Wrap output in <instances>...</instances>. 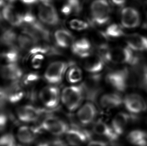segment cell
<instances>
[{
	"label": "cell",
	"instance_id": "obj_1",
	"mask_svg": "<svg viewBox=\"0 0 147 146\" xmlns=\"http://www.w3.org/2000/svg\"><path fill=\"white\" fill-rule=\"evenodd\" d=\"M103 60L113 63L127 64L136 65L139 62V58L134 54L129 48L117 47L101 51Z\"/></svg>",
	"mask_w": 147,
	"mask_h": 146
},
{
	"label": "cell",
	"instance_id": "obj_2",
	"mask_svg": "<svg viewBox=\"0 0 147 146\" xmlns=\"http://www.w3.org/2000/svg\"><path fill=\"white\" fill-rule=\"evenodd\" d=\"M106 81L110 86L120 92L125 91L128 87L135 84V78L127 69L113 71L106 76Z\"/></svg>",
	"mask_w": 147,
	"mask_h": 146
},
{
	"label": "cell",
	"instance_id": "obj_3",
	"mask_svg": "<svg viewBox=\"0 0 147 146\" xmlns=\"http://www.w3.org/2000/svg\"><path fill=\"white\" fill-rule=\"evenodd\" d=\"M82 86H71L64 89L61 95L62 103L69 111H74L80 107L84 99Z\"/></svg>",
	"mask_w": 147,
	"mask_h": 146
},
{
	"label": "cell",
	"instance_id": "obj_4",
	"mask_svg": "<svg viewBox=\"0 0 147 146\" xmlns=\"http://www.w3.org/2000/svg\"><path fill=\"white\" fill-rule=\"evenodd\" d=\"M92 19L96 23L101 25L109 22L111 7L107 0H95L90 6Z\"/></svg>",
	"mask_w": 147,
	"mask_h": 146
},
{
	"label": "cell",
	"instance_id": "obj_5",
	"mask_svg": "<svg viewBox=\"0 0 147 146\" xmlns=\"http://www.w3.org/2000/svg\"><path fill=\"white\" fill-rule=\"evenodd\" d=\"M40 5L38 10V16L40 20L49 25H56L59 20L55 9L49 0H39Z\"/></svg>",
	"mask_w": 147,
	"mask_h": 146
},
{
	"label": "cell",
	"instance_id": "obj_6",
	"mask_svg": "<svg viewBox=\"0 0 147 146\" xmlns=\"http://www.w3.org/2000/svg\"><path fill=\"white\" fill-rule=\"evenodd\" d=\"M24 92L18 81L12 82L9 85L1 88V102L7 101L11 103H16L23 98Z\"/></svg>",
	"mask_w": 147,
	"mask_h": 146
},
{
	"label": "cell",
	"instance_id": "obj_7",
	"mask_svg": "<svg viewBox=\"0 0 147 146\" xmlns=\"http://www.w3.org/2000/svg\"><path fill=\"white\" fill-rule=\"evenodd\" d=\"M41 128L56 136H60L66 134L68 127L63 121L54 116L47 117L42 121Z\"/></svg>",
	"mask_w": 147,
	"mask_h": 146
},
{
	"label": "cell",
	"instance_id": "obj_8",
	"mask_svg": "<svg viewBox=\"0 0 147 146\" xmlns=\"http://www.w3.org/2000/svg\"><path fill=\"white\" fill-rule=\"evenodd\" d=\"M67 65L63 62H55L51 64L46 69L44 77L46 81L52 84H57L61 82Z\"/></svg>",
	"mask_w": 147,
	"mask_h": 146
},
{
	"label": "cell",
	"instance_id": "obj_9",
	"mask_svg": "<svg viewBox=\"0 0 147 146\" xmlns=\"http://www.w3.org/2000/svg\"><path fill=\"white\" fill-rule=\"evenodd\" d=\"M39 98L45 107L53 109L57 107L59 103L60 99L59 90L55 86H46L40 91Z\"/></svg>",
	"mask_w": 147,
	"mask_h": 146
},
{
	"label": "cell",
	"instance_id": "obj_10",
	"mask_svg": "<svg viewBox=\"0 0 147 146\" xmlns=\"http://www.w3.org/2000/svg\"><path fill=\"white\" fill-rule=\"evenodd\" d=\"M125 109L131 114H139L147 110V104L145 100L137 94H130L123 99Z\"/></svg>",
	"mask_w": 147,
	"mask_h": 146
},
{
	"label": "cell",
	"instance_id": "obj_11",
	"mask_svg": "<svg viewBox=\"0 0 147 146\" xmlns=\"http://www.w3.org/2000/svg\"><path fill=\"white\" fill-rule=\"evenodd\" d=\"M121 22L125 28H137L139 26L141 22L139 13L135 8L132 7L123 8L121 12Z\"/></svg>",
	"mask_w": 147,
	"mask_h": 146
},
{
	"label": "cell",
	"instance_id": "obj_12",
	"mask_svg": "<svg viewBox=\"0 0 147 146\" xmlns=\"http://www.w3.org/2000/svg\"><path fill=\"white\" fill-rule=\"evenodd\" d=\"M16 113L20 121L23 122L30 123L38 119L42 111L32 105H27L19 107Z\"/></svg>",
	"mask_w": 147,
	"mask_h": 146
},
{
	"label": "cell",
	"instance_id": "obj_13",
	"mask_svg": "<svg viewBox=\"0 0 147 146\" xmlns=\"http://www.w3.org/2000/svg\"><path fill=\"white\" fill-rule=\"evenodd\" d=\"M97 111L95 106L90 102H88L80 108L77 113L78 120L84 125L90 124L96 116Z\"/></svg>",
	"mask_w": 147,
	"mask_h": 146
},
{
	"label": "cell",
	"instance_id": "obj_14",
	"mask_svg": "<svg viewBox=\"0 0 147 146\" xmlns=\"http://www.w3.org/2000/svg\"><path fill=\"white\" fill-rule=\"evenodd\" d=\"M131 119H133V117L131 115L125 113H119L115 115L112 120L111 128L118 136L123 134Z\"/></svg>",
	"mask_w": 147,
	"mask_h": 146
},
{
	"label": "cell",
	"instance_id": "obj_15",
	"mask_svg": "<svg viewBox=\"0 0 147 146\" xmlns=\"http://www.w3.org/2000/svg\"><path fill=\"white\" fill-rule=\"evenodd\" d=\"M65 134L67 142L72 146H82L89 138L86 132L76 129H69Z\"/></svg>",
	"mask_w": 147,
	"mask_h": 146
},
{
	"label": "cell",
	"instance_id": "obj_16",
	"mask_svg": "<svg viewBox=\"0 0 147 146\" xmlns=\"http://www.w3.org/2000/svg\"><path fill=\"white\" fill-rule=\"evenodd\" d=\"M39 131L38 129L23 126L18 129L17 138L20 142L23 144H30L36 140Z\"/></svg>",
	"mask_w": 147,
	"mask_h": 146
},
{
	"label": "cell",
	"instance_id": "obj_17",
	"mask_svg": "<svg viewBox=\"0 0 147 146\" xmlns=\"http://www.w3.org/2000/svg\"><path fill=\"white\" fill-rule=\"evenodd\" d=\"M126 42L131 49L147 51V37L138 34H131L126 38Z\"/></svg>",
	"mask_w": 147,
	"mask_h": 146
},
{
	"label": "cell",
	"instance_id": "obj_18",
	"mask_svg": "<svg viewBox=\"0 0 147 146\" xmlns=\"http://www.w3.org/2000/svg\"><path fill=\"white\" fill-rule=\"evenodd\" d=\"M1 75L4 79L11 82L18 81L23 75L20 68L15 63H9L1 68Z\"/></svg>",
	"mask_w": 147,
	"mask_h": 146
},
{
	"label": "cell",
	"instance_id": "obj_19",
	"mask_svg": "<svg viewBox=\"0 0 147 146\" xmlns=\"http://www.w3.org/2000/svg\"><path fill=\"white\" fill-rule=\"evenodd\" d=\"M93 131L96 135L112 141L117 140L119 137L111 127L101 121H98L95 123L93 127Z\"/></svg>",
	"mask_w": 147,
	"mask_h": 146
},
{
	"label": "cell",
	"instance_id": "obj_20",
	"mask_svg": "<svg viewBox=\"0 0 147 146\" xmlns=\"http://www.w3.org/2000/svg\"><path fill=\"white\" fill-rule=\"evenodd\" d=\"M104 60L98 55H90L86 58L84 67L86 71L92 73H98L103 69Z\"/></svg>",
	"mask_w": 147,
	"mask_h": 146
},
{
	"label": "cell",
	"instance_id": "obj_21",
	"mask_svg": "<svg viewBox=\"0 0 147 146\" xmlns=\"http://www.w3.org/2000/svg\"><path fill=\"white\" fill-rule=\"evenodd\" d=\"M100 104L103 108L113 109L119 107L123 104V99L121 95L117 93H108L101 97Z\"/></svg>",
	"mask_w": 147,
	"mask_h": 146
},
{
	"label": "cell",
	"instance_id": "obj_22",
	"mask_svg": "<svg viewBox=\"0 0 147 146\" xmlns=\"http://www.w3.org/2000/svg\"><path fill=\"white\" fill-rule=\"evenodd\" d=\"M2 17L4 20L14 26L22 25L21 14L15 12L14 8L10 5H5L2 11Z\"/></svg>",
	"mask_w": 147,
	"mask_h": 146
},
{
	"label": "cell",
	"instance_id": "obj_23",
	"mask_svg": "<svg viewBox=\"0 0 147 146\" xmlns=\"http://www.w3.org/2000/svg\"><path fill=\"white\" fill-rule=\"evenodd\" d=\"M91 44L86 39L79 40L73 44L72 50L74 53L80 57L86 58L90 55Z\"/></svg>",
	"mask_w": 147,
	"mask_h": 146
},
{
	"label": "cell",
	"instance_id": "obj_24",
	"mask_svg": "<svg viewBox=\"0 0 147 146\" xmlns=\"http://www.w3.org/2000/svg\"><path fill=\"white\" fill-rule=\"evenodd\" d=\"M129 143L136 146H146L147 145V133L141 130L131 131L127 137Z\"/></svg>",
	"mask_w": 147,
	"mask_h": 146
},
{
	"label": "cell",
	"instance_id": "obj_25",
	"mask_svg": "<svg viewBox=\"0 0 147 146\" xmlns=\"http://www.w3.org/2000/svg\"><path fill=\"white\" fill-rule=\"evenodd\" d=\"M54 37L58 45L61 47H68L73 42V36L66 30H57L55 33Z\"/></svg>",
	"mask_w": 147,
	"mask_h": 146
},
{
	"label": "cell",
	"instance_id": "obj_26",
	"mask_svg": "<svg viewBox=\"0 0 147 146\" xmlns=\"http://www.w3.org/2000/svg\"><path fill=\"white\" fill-rule=\"evenodd\" d=\"M18 42L21 49L30 51L38 42L30 35L23 32L18 38Z\"/></svg>",
	"mask_w": 147,
	"mask_h": 146
},
{
	"label": "cell",
	"instance_id": "obj_27",
	"mask_svg": "<svg viewBox=\"0 0 147 146\" xmlns=\"http://www.w3.org/2000/svg\"><path fill=\"white\" fill-rule=\"evenodd\" d=\"M105 33L107 37L112 38L121 37L125 34L121 26L116 24H111L109 26Z\"/></svg>",
	"mask_w": 147,
	"mask_h": 146
},
{
	"label": "cell",
	"instance_id": "obj_28",
	"mask_svg": "<svg viewBox=\"0 0 147 146\" xmlns=\"http://www.w3.org/2000/svg\"><path fill=\"white\" fill-rule=\"evenodd\" d=\"M16 39V34L15 32L9 29H4V33L1 38L2 44L9 47H13Z\"/></svg>",
	"mask_w": 147,
	"mask_h": 146
},
{
	"label": "cell",
	"instance_id": "obj_29",
	"mask_svg": "<svg viewBox=\"0 0 147 146\" xmlns=\"http://www.w3.org/2000/svg\"><path fill=\"white\" fill-rule=\"evenodd\" d=\"M82 71L78 68L72 67L68 70L67 78L70 83H77L82 79Z\"/></svg>",
	"mask_w": 147,
	"mask_h": 146
},
{
	"label": "cell",
	"instance_id": "obj_30",
	"mask_svg": "<svg viewBox=\"0 0 147 146\" xmlns=\"http://www.w3.org/2000/svg\"><path fill=\"white\" fill-rule=\"evenodd\" d=\"M2 56L9 63H15L19 58L18 51L14 47L2 54Z\"/></svg>",
	"mask_w": 147,
	"mask_h": 146
},
{
	"label": "cell",
	"instance_id": "obj_31",
	"mask_svg": "<svg viewBox=\"0 0 147 146\" xmlns=\"http://www.w3.org/2000/svg\"><path fill=\"white\" fill-rule=\"evenodd\" d=\"M70 27L74 30L81 31L85 30L88 27V24L86 22L78 19H74L69 23Z\"/></svg>",
	"mask_w": 147,
	"mask_h": 146
},
{
	"label": "cell",
	"instance_id": "obj_32",
	"mask_svg": "<svg viewBox=\"0 0 147 146\" xmlns=\"http://www.w3.org/2000/svg\"><path fill=\"white\" fill-rule=\"evenodd\" d=\"M0 146H15V141L12 134H6L1 137Z\"/></svg>",
	"mask_w": 147,
	"mask_h": 146
},
{
	"label": "cell",
	"instance_id": "obj_33",
	"mask_svg": "<svg viewBox=\"0 0 147 146\" xmlns=\"http://www.w3.org/2000/svg\"><path fill=\"white\" fill-rule=\"evenodd\" d=\"M73 10V12L76 13H79L82 9V6L80 0H67V2Z\"/></svg>",
	"mask_w": 147,
	"mask_h": 146
},
{
	"label": "cell",
	"instance_id": "obj_34",
	"mask_svg": "<svg viewBox=\"0 0 147 146\" xmlns=\"http://www.w3.org/2000/svg\"><path fill=\"white\" fill-rule=\"evenodd\" d=\"M39 79V76L36 74H29L26 75L24 78L23 83L25 85H29L32 84V83H34L36 82Z\"/></svg>",
	"mask_w": 147,
	"mask_h": 146
},
{
	"label": "cell",
	"instance_id": "obj_35",
	"mask_svg": "<svg viewBox=\"0 0 147 146\" xmlns=\"http://www.w3.org/2000/svg\"><path fill=\"white\" fill-rule=\"evenodd\" d=\"M140 80L142 86L147 89V66H144L142 70Z\"/></svg>",
	"mask_w": 147,
	"mask_h": 146
},
{
	"label": "cell",
	"instance_id": "obj_36",
	"mask_svg": "<svg viewBox=\"0 0 147 146\" xmlns=\"http://www.w3.org/2000/svg\"><path fill=\"white\" fill-rule=\"evenodd\" d=\"M43 59H44V56L41 54H35L32 58V62L33 67L35 68H38L41 65V61Z\"/></svg>",
	"mask_w": 147,
	"mask_h": 146
},
{
	"label": "cell",
	"instance_id": "obj_37",
	"mask_svg": "<svg viewBox=\"0 0 147 146\" xmlns=\"http://www.w3.org/2000/svg\"><path fill=\"white\" fill-rule=\"evenodd\" d=\"M61 12L63 14L65 15H69L73 12V10L71 7L67 3L64 5L61 9Z\"/></svg>",
	"mask_w": 147,
	"mask_h": 146
},
{
	"label": "cell",
	"instance_id": "obj_38",
	"mask_svg": "<svg viewBox=\"0 0 147 146\" xmlns=\"http://www.w3.org/2000/svg\"><path fill=\"white\" fill-rule=\"evenodd\" d=\"M0 119H1L0 127H1V130L2 131L6 126L7 123V118L6 117V115L1 113Z\"/></svg>",
	"mask_w": 147,
	"mask_h": 146
},
{
	"label": "cell",
	"instance_id": "obj_39",
	"mask_svg": "<svg viewBox=\"0 0 147 146\" xmlns=\"http://www.w3.org/2000/svg\"><path fill=\"white\" fill-rule=\"evenodd\" d=\"M87 146H107L106 143L100 141H92Z\"/></svg>",
	"mask_w": 147,
	"mask_h": 146
},
{
	"label": "cell",
	"instance_id": "obj_40",
	"mask_svg": "<svg viewBox=\"0 0 147 146\" xmlns=\"http://www.w3.org/2000/svg\"><path fill=\"white\" fill-rule=\"evenodd\" d=\"M111 1L113 4L116 6L121 7V6H123L127 0H111Z\"/></svg>",
	"mask_w": 147,
	"mask_h": 146
},
{
	"label": "cell",
	"instance_id": "obj_41",
	"mask_svg": "<svg viewBox=\"0 0 147 146\" xmlns=\"http://www.w3.org/2000/svg\"><path fill=\"white\" fill-rule=\"evenodd\" d=\"M21 1L24 4H28V5L34 4L39 1V0H21Z\"/></svg>",
	"mask_w": 147,
	"mask_h": 146
},
{
	"label": "cell",
	"instance_id": "obj_42",
	"mask_svg": "<svg viewBox=\"0 0 147 146\" xmlns=\"http://www.w3.org/2000/svg\"><path fill=\"white\" fill-rule=\"evenodd\" d=\"M136 1H138V2H147V0H136Z\"/></svg>",
	"mask_w": 147,
	"mask_h": 146
},
{
	"label": "cell",
	"instance_id": "obj_43",
	"mask_svg": "<svg viewBox=\"0 0 147 146\" xmlns=\"http://www.w3.org/2000/svg\"></svg>",
	"mask_w": 147,
	"mask_h": 146
}]
</instances>
